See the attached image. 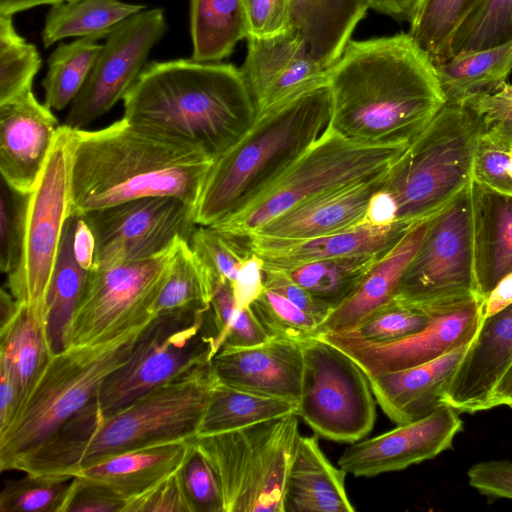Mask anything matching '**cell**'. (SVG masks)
I'll list each match as a JSON object with an SVG mask.
<instances>
[{
    "instance_id": "cell-1",
    "label": "cell",
    "mask_w": 512,
    "mask_h": 512,
    "mask_svg": "<svg viewBox=\"0 0 512 512\" xmlns=\"http://www.w3.org/2000/svg\"><path fill=\"white\" fill-rule=\"evenodd\" d=\"M328 86V128L367 145H408L446 103L432 58L409 33L350 40Z\"/></svg>"
},
{
    "instance_id": "cell-2",
    "label": "cell",
    "mask_w": 512,
    "mask_h": 512,
    "mask_svg": "<svg viewBox=\"0 0 512 512\" xmlns=\"http://www.w3.org/2000/svg\"><path fill=\"white\" fill-rule=\"evenodd\" d=\"M218 383L212 361L155 387L104 415L97 399L13 466L36 476L74 477L107 457L174 441H194Z\"/></svg>"
},
{
    "instance_id": "cell-3",
    "label": "cell",
    "mask_w": 512,
    "mask_h": 512,
    "mask_svg": "<svg viewBox=\"0 0 512 512\" xmlns=\"http://www.w3.org/2000/svg\"><path fill=\"white\" fill-rule=\"evenodd\" d=\"M213 163L191 144L125 118L98 130H76L71 214L164 196L196 209Z\"/></svg>"
},
{
    "instance_id": "cell-4",
    "label": "cell",
    "mask_w": 512,
    "mask_h": 512,
    "mask_svg": "<svg viewBox=\"0 0 512 512\" xmlns=\"http://www.w3.org/2000/svg\"><path fill=\"white\" fill-rule=\"evenodd\" d=\"M122 100L123 118L187 142L214 161L257 116L240 69L219 62H150Z\"/></svg>"
},
{
    "instance_id": "cell-5",
    "label": "cell",
    "mask_w": 512,
    "mask_h": 512,
    "mask_svg": "<svg viewBox=\"0 0 512 512\" xmlns=\"http://www.w3.org/2000/svg\"><path fill=\"white\" fill-rule=\"evenodd\" d=\"M330 114L326 82L257 115L242 138L214 161L196 205L197 225L219 223L253 201L322 136Z\"/></svg>"
},
{
    "instance_id": "cell-6",
    "label": "cell",
    "mask_w": 512,
    "mask_h": 512,
    "mask_svg": "<svg viewBox=\"0 0 512 512\" xmlns=\"http://www.w3.org/2000/svg\"><path fill=\"white\" fill-rule=\"evenodd\" d=\"M150 322L113 340L71 346L52 355L13 421L0 434L1 471L12 470L21 457L94 400L103 381L129 361Z\"/></svg>"
},
{
    "instance_id": "cell-7",
    "label": "cell",
    "mask_w": 512,
    "mask_h": 512,
    "mask_svg": "<svg viewBox=\"0 0 512 512\" xmlns=\"http://www.w3.org/2000/svg\"><path fill=\"white\" fill-rule=\"evenodd\" d=\"M481 128L467 106L441 107L386 172L382 193L395 222L414 225L425 220L470 185Z\"/></svg>"
},
{
    "instance_id": "cell-8",
    "label": "cell",
    "mask_w": 512,
    "mask_h": 512,
    "mask_svg": "<svg viewBox=\"0 0 512 512\" xmlns=\"http://www.w3.org/2000/svg\"><path fill=\"white\" fill-rule=\"evenodd\" d=\"M300 436L294 413L198 436L194 445L217 475L224 512H284L287 476Z\"/></svg>"
},
{
    "instance_id": "cell-9",
    "label": "cell",
    "mask_w": 512,
    "mask_h": 512,
    "mask_svg": "<svg viewBox=\"0 0 512 512\" xmlns=\"http://www.w3.org/2000/svg\"><path fill=\"white\" fill-rule=\"evenodd\" d=\"M407 145H367L330 128L247 206L211 225L248 237L290 208L388 170Z\"/></svg>"
},
{
    "instance_id": "cell-10",
    "label": "cell",
    "mask_w": 512,
    "mask_h": 512,
    "mask_svg": "<svg viewBox=\"0 0 512 512\" xmlns=\"http://www.w3.org/2000/svg\"><path fill=\"white\" fill-rule=\"evenodd\" d=\"M76 130L60 125L40 177L29 193L18 267L7 275L12 296L45 322L47 294L66 220Z\"/></svg>"
},
{
    "instance_id": "cell-11",
    "label": "cell",
    "mask_w": 512,
    "mask_h": 512,
    "mask_svg": "<svg viewBox=\"0 0 512 512\" xmlns=\"http://www.w3.org/2000/svg\"><path fill=\"white\" fill-rule=\"evenodd\" d=\"M473 297L480 296L474 274L469 185L428 218L394 299L433 313Z\"/></svg>"
},
{
    "instance_id": "cell-12",
    "label": "cell",
    "mask_w": 512,
    "mask_h": 512,
    "mask_svg": "<svg viewBox=\"0 0 512 512\" xmlns=\"http://www.w3.org/2000/svg\"><path fill=\"white\" fill-rule=\"evenodd\" d=\"M209 310L181 309L158 314L122 367L101 384L96 399L104 415L155 387L212 361L216 354Z\"/></svg>"
},
{
    "instance_id": "cell-13",
    "label": "cell",
    "mask_w": 512,
    "mask_h": 512,
    "mask_svg": "<svg viewBox=\"0 0 512 512\" xmlns=\"http://www.w3.org/2000/svg\"><path fill=\"white\" fill-rule=\"evenodd\" d=\"M301 347L303 376L296 415L328 440L351 444L363 439L374 426L377 402L367 374L320 337Z\"/></svg>"
},
{
    "instance_id": "cell-14",
    "label": "cell",
    "mask_w": 512,
    "mask_h": 512,
    "mask_svg": "<svg viewBox=\"0 0 512 512\" xmlns=\"http://www.w3.org/2000/svg\"><path fill=\"white\" fill-rule=\"evenodd\" d=\"M178 240L155 257L92 269L71 324L68 348L101 344L150 322Z\"/></svg>"
},
{
    "instance_id": "cell-15",
    "label": "cell",
    "mask_w": 512,
    "mask_h": 512,
    "mask_svg": "<svg viewBox=\"0 0 512 512\" xmlns=\"http://www.w3.org/2000/svg\"><path fill=\"white\" fill-rule=\"evenodd\" d=\"M95 239L93 269L146 260L190 242L195 207L176 197H147L82 215Z\"/></svg>"
},
{
    "instance_id": "cell-16",
    "label": "cell",
    "mask_w": 512,
    "mask_h": 512,
    "mask_svg": "<svg viewBox=\"0 0 512 512\" xmlns=\"http://www.w3.org/2000/svg\"><path fill=\"white\" fill-rule=\"evenodd\" d=\"M167 29L162 8H144L113 27L64 124L85 129L123 99Z\"/></svg>"
},
{
    "instance_id": "cell-17",
    "label": "cell",
    "mask_w": 512,
    "mask_h": 512,
    "mask_svg": "<svg viewBox=\"0 0 512 512\" xmlns=\"http://www.w3.org/2000/svg\"><path fill=\"white\" fill-rule=\"evenodd\" d=\"M483 305L482 298L473 297L429 313L431 320L424 329L389 342H369L338 333L318 337L345 352L371 377L420 365L470 344L484 318Z\"/></svg>"
},
{
    "instance_id": "cell-18",
    "label": "cell",
    "mask_w": 512,
    "mask_h": 512,
    "mask_svg": "<svg viewBox=\"0 0 512 512\" xmlns=\"http://www.w3.org/2000/svg\"><path fill=\"white\" fill-rule=\"evenodd\" d=\"M462 428L459 412L442 405L418 420L351 443L338 459V464L357 477L403 470L451 448Z\"/></svg>"
},
{
    "instance_id": "cell-19",
    "label": "cell",
    "mask_w": 512,
    "mask_h": 512,
    "mask_svg": "<svg viewBox=\"0 0 512 512\" xmlns=\"http://www.w3.org/2000/svg\"><path fill=\"white\" fill-rule=\"evenodd\" d=\"M240 69L259 115L309 88L328 82V69L293 27L267 37L248 36Z\"/></svg>"
},
{
    "instance_id": "cell-20",
    "label": "cell",
    "mask_w": 512,
    "mask_h": 512,
    "mask_svg": "<svg viewBox=\"0 0 512 512\" xmlns=\"http://www.w3.org/2000/svg\"><path fill=\"white\" fill-rule=\"evenodd\" d=\"M59 126L33 89L0 104V172L12 189L24 194L33 190Z\"/></svg>"
},
{
    "instance_id": "cell-21",
    "label": "cell",
    "mask_w": 512,
    "mask_h": 512,
    "mask_svg": "<svg viewBox=\"0 0 512 512\" xmlns=\"http://www.w3.org/2000/svg\"><path fill=\"white\" fill-rule=\"evenodd\" d=\"M512 361V303L484 317L475 339L448 381L442 405L459 413L491 409L496 384Z\"/></svg>"
},
{
    "instance_id": "cell-22",
    "label": "cell",
    "mask_w": 512,
    "mask_h": 512,
    "mask_svg": "<svg viewBox=\"0 0 512 512\" xmlns=\"http://www.w3.org/2000/svg\"><path fill=\"white\" fill-rule=\"evenodd\" d=\"M386 172L294 206L248 237L267 242L298 241L366 222L372 200L384 186Z\"/></svg>"
},
{
    "instance_id": "cell-23",
    "label": "cell",
    "mask_w": 512,
    "mask_h": 512,
    "mask_svg": "<svg viewBox=\"0 0 512 512\" xmlns=\"http://www.w3.org/2000/svg\"><path fill=\"white\" fill-rule=\"evenodd\" d=\"M220 382L298 402L303 376L301 343L277 338L252 347H221L212 359Z\"/></svg>"
},
{
    "instance_id": "cell-24",
    "label": "cell",
    "mask_w": 512,
    "mask_h": 512,
    "mask_svg": "<svg viewBox=\"0 0 512 512\" xmlns=\"http://www.w3.org/2000/svg\"><path fill=\"white\" fill-rule=\"evenodd\" d=\"M412 226L401 222H363L341 231L305 240L267 242L249 237V243L261 260L263 268L287 271L318 260L386 253Z\"/></svg>"
},
{
    "instance_id": "cell-25",
    "label": "cell",
    "mask_w": 512,
    "mask_h": 512,
    "mask_svg": "<svg viewBox=\"0 0 512 512\" xmlns=\"http://www.w3.org/2000/svg\"><path fill=\"white\" fill-rule=\"evenodd\" d=\"M470 344L420 365L369 377L373 394L384 413L401 425L425 417L442 406L443 391Z\"/></svg>"
},
{
    "instance_id": "cell-26",
    "label": "cell",
    "mask_w": 512,
    "mask_h": 512,
    "mask_svg": "<svg viewBox=\"0 0 512 512\" xmlns=\"http://www.w3.org/2000/svg\"><path fill=\"white\" fill-rule=\"evenodd\" d=\"M470 204L476 289L485 301L512 273V195L472 179Z\"/></svg>"
},
{
    "instance_id": "cell-27",
    "label": "cell",
    "mask_w": 512,
    "mask_h": 512,
    "mask_svg": "<svg viewBox=\"0 0 512 512\" xmlns=\"http://www.w3.org/2000/svg\"><path fill=\"white\" fill-rule=\"evenodd\" d=\"M347 472L334 466L315 436H300L284 494V512H354Z\"/></svg>"
},
{
    "instance_id": "cell-28",
    "label": "cell",
    "mask_w": 512,
    "mask_h": 512,
    "mask_svg": "<svg viewBox=\"0 0 512 512\" xmlns=\"http://www.w3.org/2000/svg\"><path fill=\"white\" fill-rule=\"evenodd\" d=\"M427 221L428 218L414 224L371 267L352 294L322 321L320 334L349 330L394 298L401 276L422 240Z\"/></svg>"
},
{
    "instance_id": "cell-29",
    "label": "cell",
    "mask_w": 512,
    "mask_h": 512,
    "mask_svg": "<svg viewBox=\"0 0 512 512\" xmlns=\"http://www.w3.org/2000/svg\"><path fill=\"white\" fill-rule=\"evenodd\" d=\"M193 441H174L122 452L83 467L75 476L103 483L126 501L180 469Z\"/></svg>"
},
{
    "instance_id": "cell-30",
    "label": "cell",
    "mask_w": 512,
    "mask_h": 512,
    "mask_svg": "<svg viewBox=\"0 0 512 512\" xmlns=\"http://www.w3.org/2000/svg\"><path fill=\"white\" fill-rule=\"evenodd\" d=\"M368 8L367 0H291L290 25L328 69L343 53Z\"/></svg>"
},
{
    "instance_id": "cell-31",
    "label": "cell",
    "mask_w": 512,
    "mask_h": 512,
    "mask_svg": "<svg viewBox=\"0 0 512 512\" xmlns=\"http://www.w3.org/2000/svg\"><path fill=\"white\" fill-rule=\"evenodd\" d=\"M435 67L445 102L463 105L506 83L512 70V40L456 53Z\"/></svg>"
},
{
    "instance_id": "cell-32",
    "label": "cell",
    "mask_w": 512,
    "mask_h": 512,
    "mask_svg": "<svg viewBox=\"0 0 512 512\" xmlns=\"http://www.w3.org/2000/svg\"><path fill=\"white\" fill-rule=\"evenodd\" d=\"M77 217V214H71L66 220L47 294L45 329L53 355L68 348L71 324L91 272L82 267L75 256Z\"/></svg>"
},
{
    "instance_id": "cell-33",
    "label": "cell",
    "mask_w": 512,
    "mask_h": 512,
    "mask_svg": "<svg viewBox=\"0 0 512 512\" xmlns=\"http://www.w3.org/2000/svg\"><path fill=\"white\" fill-rule=\"evenodd\" d=\"M52 355L45 322L29 308L20 304L10 318L0 322V361L15 379L21 404Z\"/></svg>"
},
{
    "instance_id": "cell-34",
    "label": "cell",
    "mask_w": 512,
    "mask_h": 512,
    "mask_svg": "<svg viewBox=\"0 0 512 512\" xmlns=\"http://www.w3.org/2000/svg\"><path fill=\"white\" fill-rule=\"evenodd\" d=\"M191 59L220 62L248 37L244 0H190Z\"/></svg>"
},
{
    "instance_id": "cell-35",
    "label": "cell",
    "mask_w": 512,
    "mask_h": 512,
    "mask_svg": "<svg viewBox=\"0 0 512 512\" xmlns=\"http://www.w3.org/2000/svg\"><path fill=\"white\" fill-rule=\"evenodd\" d=\"M297 407L296 401L256 394L218 380L200 424L198 436L239 430L296 414Z\"/></svg>"
},
{
    "instance_id": "cell-36",
    "label": "cell",
    "mask_w": 512,
    "mask_h": 512,
    "mask_svg": "<svg viewBox=\"0 0 512 512\" xmlns=\"http://www.w3.org/2000/svg\"><path fill=\"white\" fill-rule=\"evenodd\" d=\"M146 8L120 0H64L51 5L42 30V42L49 47L68 37L106 38L113 27Z\"/></svg>"
},
{
    "instance_id": "cell-37",
    "label": "cell",
    "mask_w": 512,
    "mask_h": 512,
    "mask_svg": "<svg viewBox=\"0 0 512 512\" xmlns=\"http://www.w3.org/2000/svg\"><path fill=\"white\" fill-rule=\"evenodd\" d=\"M384 254L318 260L284 272L332 311L352 294Z\"/></svg>"
},
{
    "instance_id": "cell-38",
    "label": "cell",
    "mask_w": 512,
    "mask_h": 512,
    "mask_svg": "<svg viewBox=\"0 0 512 512\" xmlns=\"http://www.w3.org/2000/svg\"><path fill=\"white\" fill-rule=\"evenodd\" d=\"M214 275L192 250L188 241L179 239L168 277L154 303V316L181 310H209Z\"/></svg>"
},
{
    "instance_id": "cell-39",
    "label": "cell",
    "mask_w": 512,
    "mask_h": 512,
    "mask_svg": "<svg viewBox=\"0 0 512 512\" xmlns=\"http://www.w3.org/2000/svg\"><path fill=\"white\" fill-rule=\"evenodd\" d=\"M99 37L87 36L70 43H60L47 60L42 81L45 104L62 110L75 99L85 84L102 45Z\"/></svg>"
},
{
    "instance_id": "cell-40",
    "label": "cell",
    "mask_w": 512,
    "mask_h": 512,
    "mask_svg": "<svg viewBox=\"0 0 512 512\" xmlns=\"http://www.w3.org/2000/svg\"><path fill=\"white\" fill-rule=\"evenodd\" d=\"M481 0H421L410 22V36L440 64L451 57L453 38Z\"/></svg>"
},
{
    "instance_id": "cell-41",
    "label": "cell",
    "mask_w": 512,
    "mask_h": 512,
    "mask_svg": "<svg viewBox=\"0 0 512 512\" xmlns=\"http://www.w3.org/2000/svg\"><path fill=\"white\" fill-rule=\"evenodd\" d=\"M41 57L14 28L12 15L0 14V104L32 89Z\"/></svg>"
},
{
    "instance_id": "cell-42",
    "label": "cell",
    "mask_w": 512,
    "mask_h": 512,
    "mask_svg": "<svg viewBox=\"0 0 512 512\" xmlns=\"http://www.w3.org/2000/svg\"><path fill=\"white\" fill-rule=\"evenodd\" d=\"M512 40V0H481L457 30L451 57Z\"/></svg>"
},
{
    "instance_id": "cell-43",
    "label": "cell",
    "mask_w": 512,
    "mask_h": 512,
    "mask_svg": "<svg viewBox=\"0 0 512 512\" xmlns=\"http://www.w3.org/2000/svg\"><path fill=\"white\" fill-rule=\"evenodd\" d=\"M209 271L233 285L255 253L249 237L223 232L213 226H199L189 242Z\"/></svg>"
},
{
    "instance_id": "cell-44",
    "label": "cell",
    "mask_w": 512,
    "mask_h": 512,
    "mask_svg": "<svg viewBox=\"0 0 512 512\" xmlns=\"http://www.w3.org/2000/svg\"><path fill=\"white\" fill-rule=\"evenodd\" d=\"M74 477L26 474L6 481L0 493L1 512H63Z\"/></svg>"
},
{
    "instance_id": "cell-45",
    "label": "cell",
    "mask_w": 512,
    "mask_h": 512,
    "mask_svg": "<svg viewBox=\"0 0 512 512\" xmlns=\"http://www.w3.org/2000/svg\"><path fill=\"white\" fill-rule=\"evenodd\" d=\"M472 179L512 195V129L482 125L474 153Z\"/></svg>"
},
{
    "instance_id": "cell-46",
    "label": "cell",
    "mask_w": 512,
    "mask_h": 512,
    "mask_svg": "<svg viewBox=\"0 0 512 512\" xmlns=\"http://www.w3.org/2000/svg\"><path fill=\"white\" fill-rule=\"evenodd\" d=\"M250 307L270 338L302 343L320 334L318 319L265 287Z\"/></svg>"
},
{
    "instance_id": "cell-47",
    "label": "cell",
    "mask_w": 512,
    "mask_h": 512,
    "mask_svg": "<svg viewBox=\"0 0 512 512\" xmlns=\"http://www.w3.org/2000/svg\"><path fill=\"white\" fill-rule=\"evenodd\" d=\"M431 315L396 299L380 306L349 330L338 333L369 342H389L405 338L424 329Z\"/></svg>"
},
{
    "instance_id": "cell-48",
    "label": "cell",
    "mask_w": 512,
    "mask_h": 512,
    "mask_svg": "<svg viewBox=\"0 0 512 512\" xmlns=\"http://www.w3.org/2000/svg\"><path fill=\"white\" fill-rule=\"evenodd\" d=\"M29 194L12 189L1 179L0 193V268L12 273L19 265Z\"/></svg>"
},
{
    "instance_id": "cell-49",
    "label": "cell",
    "mask_w": 512,
    "mask_h": 512,
    "mask_svg": "<svg viewBox=\"0 0 512 512\" xmlns=\"http://www.w3.org/2000/svg\"><path fill=\"white\" fill-rule=\"evenodd\" d=\"M183 485L193 512H224L217 475L206 457L195 447L181 467Z\"/></svg>"
},
{
    "instance_id": "cell-50",
    "label": "cell",
    "mask_w": 512,
    "mask_h": 512,
    "mask_svg": "<svg viewBox=\"0 0 512 512\" xmlns=\"http://www.w3.org/2000/svg\"><path fill=\"white\" fill-rule=\"evenodd\" d=\"M123 512H193L183 485L181 468L147 492L128 500Z\"/></svg>"
},
{
    "instance_id": "cell-51",
    "label": "cell",
    "mask_w": 512,
    "mask_h": 512,
    "mask_svg": "<svg viewBox=\"0 0 512 512\" xmlns=\"http://www.w3.org/2000/svg\"><path fill=\"white\" fill-rule=\"evenodd\" d=\"M127 501L107 485L74 476L63 512H123Z\"/></svg>"
},
{
    "instance_id": "cell-52",
    "label": "cell",
    "mask_w": 512,
    "mask_h": 512,
    "mask_svg": "<svg viewBox=\"0 0 512 512\" xmlns=\"http://www.w3.org/2000/svg\"><path fill=\"white\" fill-rule=\"evenodd\" d=\"M244 4L248 36H272L291 26V0H244Z\"/></svg>"
},
{
    "instance_id": "cell-53",
    "label": "cell",
    "mask_w": 512,
    "mask_h": 512,
    "mask_svg": "<svg viewBox=\"0 0 512 512\" xmlns=\"http://www.w3.org/2000/svg\"><path fill=\"white\" fill-rule=\"evenodd\" d=\"M469 485L482 495L512 500V461L489 460L472 465Z\"/></svg>"
},
{
    "instance_id": "cell-54",
    "label": "cell",
    "mask_w": 512,
    "mask_h": 512,
    "mask_svg": "<svg viewBox=\"0 0 512 512\" xmlns=\"http://www.w3.org/2000/svg\"><path fill=\"white\" fill-rule=\"evenodd\" d=\"M264 287L290 300L321 323L331 309L318 301L308 290L291 279L284 271L263 268Z\"/></svg>"
},
{
    "instance_id": "cell-55",
    "label": "cell",
    "mask_w": 512,
    "mask_h": 512,
    "mask_svg": "<svg viewBox=\"0 0 512 512\" xmlns=\"http://www.w3.org/2000/svg\"><path fill=\"white\" fill-rule=\"evenodd\" d=\"M482 125H499L512 129V84L504 83L496 91L477 96L465 104Z\"/></svg>"
},
{
    "instance_id": "cell-56",
    "label": "cell",
    "mask_w": 512,
    "mask_h": 512,
    "mask_svg": "<svg viewBox=\"0 0 512 512\" xmlns=\"http://www.w3.org/2000/svg\"><path fill=\"white\" fill-rule=\"evenodd\" d=\"M269 338L250 306L238 308L227 328L222 347H252Z\"/></svg>"
},
{
    "instance_id": "cell-57",
    "label": "cell",
    "mask_w": 512,
    "mask_h": 512,
    "mask_svg": "<svg viewBox=\"0 0 512 512\" xmlns=\"http://www.w3.org/2000/svg\"><path fill=\"white\" fill-rule=\"evenodd\" d=\"M0 434L13 421L20 405L21 397L18 386L8 366L0 361Z\"/></svg>"
},
{
    "instance_id": "cell-58",
    "label": "cell",
    "mask_w": 512,
    "mask_h": 512,
    "mask_svg": "<svg viewBox=\"0 0 512 512\" xmlns=\"http://www.w3.org/2000/svg\"><path fill=\"white\" fill-rule=\"evenodd\" d=\"M74 252L80 265L91 271L94 265L95 239L91 228L82 215L77 217L74 232Z\"/></svg>"
},
{
    "instance_id": "cell-59",
    "label": "cell",
    "mask_w": 512,
    "mask_h": 512,
    "mask_svg": "<svg viewBox=\"0 0 512 512\" xmlns=\"http://www.w3.org/2000/svg\"><path fill=\"white\" fill-rule=\"evenodd\" d=\"M512 303V273L504 277L484 301L483 316H490Z\"/></svg>"
},
{
    "instance_id": "cell-60",
    "label": "cell",
    "mask_w": 512,
    "mask_h": 512,
    "mask_svg": "<svg viewBox=\"0 0 512 512\" xmlns=\"http://www.w3.org/2000/svg\"><path fill=\"white\" fill-rule=\"evenodd\" d=\"M375 11L399 20L410 22V0H367Z\"/></svg>"
},
{
    "instance_id": "cell-61",
    "label": "cell",
    "mask_w": 512,
    "mask_h": 512,
    "mask_svg": "<svg viewBox=\"0 0 512 512\" xmlns=\"http://www.w3.org/2000/svg\"><path fill=\"white\" fill-rule=\"evenodd\" d=\"M490 405L491 409L501 405L512 408V361L496 384Z\"/></svg>"
},
{
    "instance_id": "cell-62",
    "label": "cell",
    "mask_w": 512,
    "mask_h": 512,
    "mask_svg": "<svg viewBox=\"0 0 512 512\" xmlns=\"http://www.w3.org/2000/svg\"><path fill=\"white\" fill-rule=\"evenodd\" d=\"M64 0H0V14L13 15L39 5L62 2Z\"/></svg>"
},
{
    "instance_id": "cell-63",
    "label": "cell",
    "mask_w": 512,
    "mask_h": 512,
    "mask_svg": "<svg viewBox=\"0 0 512 512\" xmlns=\"http://www.w3.org/2000/svg\"><path fill=\"white\" fill-rule=\"evenodd\" d=\"M421 0H410V11H411V19H410V22L412 21L417 9H418V6L420 4ZM409 22V23H410Z\"/></svg>"
}]
</instances>
